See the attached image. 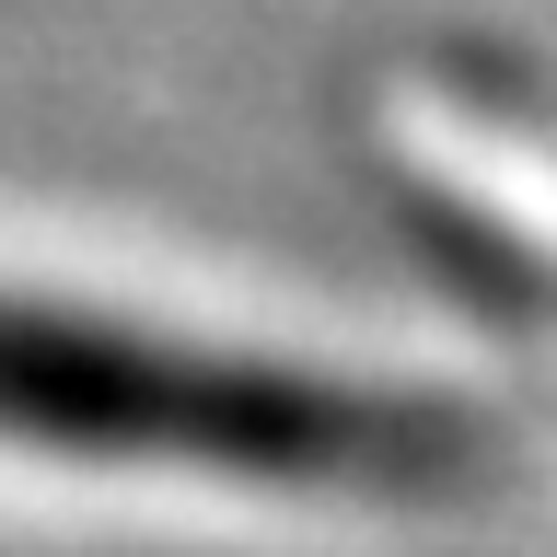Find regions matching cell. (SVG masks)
Masks as SVG:
<instances>
[{
	"label": "cell",
	"mask_w": 557,
	"mask_h": 557,
	"mask_svg": "<svg viewBox=\"0 0 557 557\" xmlns=\"http://www.w3.org/2000/svg\"><path fill=\"white\" fill-rule=\"evenodd\" d=\"M0 442L174 453V465H233L278 487H407L453 465V418L360 395V383L128 337L104 313L0 302Z\"/></svg>",
	"instance_id": "obj_1"
}]
</instances>
